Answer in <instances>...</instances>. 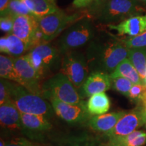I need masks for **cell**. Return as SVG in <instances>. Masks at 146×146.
I'll use <instances>...</instances> for the list:
<instances>
[{"label": "cell", "instance_id": "8fae6325", "mask_svg": "<svg viewBox=\"0 0 146 146\" xmlns=\"http://www.w3.org/2000/svg\"><path fill=\"white\" fill-rule=\"evenodd\" d=\"M145 125L143 116L141 113V106L127 112L120 118L116 125L112 130L105 133L108 138L116 137L127 135L130 133L137 131V129Z\"/></svg>", "mask_w": 146, "mask_h": 146}, {"label": "cell", "instance_id": "f546056e", "mask_svg": "<svg viewBox=\"0 0 146 146\" xmlns=\"http://www.w3.org/2000/svg\"><path fill=\"white\" fill-rule=\"evenodd\" d=\"M14 25V17L10 15L1 16L0 18V29L5 33L11 34Z\"/></svg>", "mask_w": 146, "mask_h": 146}, {"label": "cell", "instance_id": "d4e9b609", "mask_svg": "<svg viewBox=\"0 0 146 146\" xmlns=\"http://www.w3.org/2000/svg\"><path fill=\"white\" fill-rule=\"evenodd\" d=\"M5 15H10L13 17L16 16H35L21 0H10L6 12L3 16Z\"/></svg>", "mask_w": 146, "mask_h": 146}, {"label": "cell", "instance_id": "4fadbf2b", "mask_svg": "<svg viewBox=\"0 0 146 146\" xmlns=\"http://www.w3.org/2000/svg\"><path fill=\"white\" fill-rule=\"evenodd\" d=\"M23 132L32 139L40 137L52 129V124L46 116L21 113Z\"/></svg>", "mask_w": 146, "mask_h": 146}, {"label": "cell", "instance_id": "7402d4cb", "mask_svg": "<svg viewBox=\"0 0 146 146\" xmlns=\"http://www.w3.org/2000/svg\"><path fill=\"white\" fill-rule=\"evenodd\" d=\"M128 58L138 72L143 83L145 84L146 47L129 48Z\"/></svg>", "mask_w": 146, "mask_h": 146}, {"label": "cell", "instance_id": "30bf717a", "mask_svg": "<svg viewBox=\"0 0 146 146\" xmlns=\"http://www.w3.org/2000/svg\"><path fill=\"white\" fill-rule=\"evenodd\" d=\"M14 65L22 81V86L29 91L42 96V84L27 54L14 58Z\"/></svg>", "mask_w": 146, "mask_h": 146}, {"label": "cell", "instance_id": "d590c367", "mask_svg": "<svg viewBox=\"0 0 146 146\" xmlns=\"http://www.w3.org/2000/svg\"><path fill=\"white\" fill-rule=\"evenodd\" d=\"M10 0H0V14L3 16L6 12Z\"/></svg>", "mask_w": 146, "mask_h": 146}, {"label": "cell", "instance_id": "3957f363", "mask_svg": "<svg viewBox=\"0 0 146 146\" xmlns=\"http://www.w3.org/2000/svg\"><path fill=\"white\" fill-rule=\"evenodd\" d=\"M146 8L137 0H109L95 16L103 25H118L128 18L142 15Z\"/></svg>", "mask_w": 146, "mask_h": 146}, {"label": "cell", "instance_id": "603a6c76", "mask_svg": "<svg viewBox=\"0 0 146 146\" xmlns=\"http://www.w3.org/2000/svg\"><path fill=\"white\" fill-rule=\"evenodd\" d=\"M0 76L1 78L15 82L22 85L21 78L14 65V58L1 54L0 56Z\"/></svg>", "mask_w": 146, "mask_h": 146}, {"label": "cell", "instance_id": "f35d334b", "mask_svg": "<svg viewBox=\"0 0 146 146\" xmlns=\"http://www.w3.org/2000/svg\"><path fill=\"white\" fill-rule=\"evenodd\" d=\"M6 145V143L4 141V140L1 139V141H0V146H5Z\"/></svg>", "mask_w": 146, "mask_h": 146}, {"label": "cell", "instance_id": "b9f144b4", "mask_svg": "<svg viewBox=\"0 0 146 146\" xmlns=\"http://www.w3.org/2000/svg\"><path fill=\"white\" fill-rule=\"evenodd\" d=\"M145 128L146 129V124H145Z\"/></svg>", "mask_w": 146, "mask_h": 146}, {"label": "cell", "instance_id": "44dd1931", "mask_svg": "<svg viewBox=\"0 0 146 146\" xmlns=\"http://www.w3.org/2000/svg\"><path fill=\"white\" fill-rule=\"evenodd\" d=\"M111 78L124 77L129 80L133 84H144L139 74L129 58L122 62L110 74Z\"/></svg>", "mask_w": 146, "mask_h": 146}, {"label": "cell", "instance_id": "ac0fdd59", "mask_svg": "<svg viewBox=\"0 0 146 146\" xmlns=\"http://www.w3.org/2000/svg\"><path fill=\"white\" fill-rule=\"evenodd\" d=\"M146 145V132L137 130L127 135L109 138L105 146H143Z\"/></svg>", "mask_w": 146, "mask_h": 146}, {"label": "cell", "instance_id": "ba28073f", "mask_svg": "<svg viewBox=\"0 0 146 146\" xmlns=\"http://www.w3.org/2000/svg\"><path fill=\"white\" fill-rule=\"evenodd\" d=\"M85 16L81 13L68 15L62 10L37 18L38 24L43 34L45 42L49 43L68 29L70 25Z\"/></svg>", "mask_w": 146, "mask_h": 146}, {"label": "cell", "instance_id": "836d02e7", "mask_svg": "<svg viewBox=\"0 0 146 146\" xmlns=\"http://www.w3.org/2000/svg\"><path fill=\"white\" fill-rule=\"evenodd\" d=\"M93 2V0H74L73 5L75 8H83L89 7Z\"/></svg>", "mask_w": 146, "mask_h": 146}, {"label": "cell", "instance_id": "83f0119b", "mask_svg": "<svg viewBox=\"0 0 146 146\" xmlns=\"http://www.w3.org/2000/svg\"><path fill=\"white\" fill-rule=\"evenodd\" d=\"M120 40L128 49L135 47H146V31L134 37L121 39Z\"/></svg>", "mask_w": 146, "mask_h": 146}, {"label": "cell", "instance_id": "9a60e30c", "mask_svg": "<svg viewBox=\"0 0 146 146\" xmlns=\"http://www.w3.org/2000/svg\"><path fill=\"white\" fill-rule=\"evenodd\" d=\"M39 27L37 18L31 16H16L14 17V25L12 34L14 35L28 45L31 41L33 35Z\"/></svg>", "mask_w": 146, "mask_h": 146}, {"label": "cell", "instance_id": "484cf974", "mask_svg": "<svg viewBox=\"0 0 146 146\" xmlns=\"http://www.w3.org/2000/svg\"><path fill=\"white\" fill-rule=\"evenodd\" d=\"M133 84L124 77H116L112 78V88L119 94L126 97L128 96Z\"/></svg>", "mask_w": 146, "mask_h": 146}, {"label": "cell", "instance_id": "e575fe53", "mask_svg": "<svg viewBox=\"0 0 146 146\" xmlns=\"http://www.w3.org/2000/svg\"><path fill=\"white\" fill-rule=\"evenodd\" d=\"M70 146H97L94 141L87 140H76L70 144ZM105 146V145H104Z\"/></svg>", "mask_w": 146, "mask_h": 146}, {"label": "cell", "instance_id": "d6a6232c", "mask_svg": "<svg viewBox=\"0 0 146 146\" xmlns=\"http://www.w3.org/2000/svg\"><path fill=\"white\" fill-rule=\"evenodd\" d=\"M10 47V40L8 35L1 36L0 39V51L1 53L8 55Z\"/></svg>", "mask_w": 146, "mask_h": 146}, {"label": "cell", "instance_id": "ab89813d", "mask_svg": "<svg viewBox=\"0 0 146 146\" xmlns=\"http://www.w3.org/2000/svg\"><path fill=\"white\" fill-rule=\"evenodd\" d=\"M34 146H41V145H36V144H35V145Z\"/></svg>", "mask_w": 146, "mask_h": 146}, {"label": "cell", "instance_id": "ffe728a7", "mask_svg": "<svg viewBox=\"0 0 146 146\" xmlns=\"http://www.w3.org/2000/svg\"><path fill=\"white\" fill-rule=\"evenodd\" d=\"M110 108V100L105 92L99 93L89 97L87 108L91 116L106 114Z\"/></svg>", "mask_w": 146, "mask_h": 146}, {"label": "cell", "instance_id": "f1b7e54d", "mask_svg": "<svg viewBox=\"0 0 146 146\" xmlns=\"http://www.w3.org/2000/svg\"><path fill=\"white\" fill-rule=\"evenodd\" d=\"M11 81L1 78L0 81V105L11 100Z\"/></svg>", "mask_w": 146, "mask_h": 146}, {"label": "cell", "instance_id": "8d00e7d4", "mask_svg": "<svg viewBox=\"0 0 146 146\" xmlns=\"http://www.w3.org/2000/svg\"><path fill=\"white\" fill-rule=\"evenodd\" d=\"M140 106H141V108L142 116H143L145 124H146V101L143 102V103H142Z\"/></svg>", "mask_w": 146, "mask_h": 146}, {"label": "cell", "instance_id": "cb8c5ba5", "mask_svg": "<svg viewBox=\"0 0 146 146\" xmlns=\"http://www.w3.org/2000/svg\"><path fill=\"white\" fill-rule=\"evenodd\" d=\"M10 40V47L8 55L12 58H18L23 56V54L29 50L28 45L25 42L13 34H8Z\"/></svg>", "mask_w": 146, "mask_h": 146}, {"label": "cell", "instance_id": "8992f818", "mask_svg": "<svg viewBox=\"0 0 146 146\" xmlns=\"http://www.w3.org/2000/svg\"><path fill=\"white\" fill-rule=\"evenodd\" d=\"M42 97L45 99H57L70 104L83 101L79 93L69 78L61 72L48 78L42 83Z\"/></svg>", "mask_w": 146, "mask_h": 146}, {"label": "cell", "instance_id": "60d3db41", "mask_svg": "<svg viewBox=\"0 0 146 146\" xmlns=\"http://www.w3.org/2000/svg\"><path fill=\"white\" fill-rule=\"evenodd\" d=\"M52 1H54V2H55V0H52Z\"/></svg>", "mask_w": 146, "mask_h": 146}, {"label": "cell", "instance_id": "5b68a950", "mask_svg": "<svg viewBox=\"0 0 146 146\" xmlns=\"http://www.w3.org/2000/svg\"><path fill=\"white\" fill-rule=\"evenodd\" d=\"M96 28L89 18H83L70 25L58 41L60 53L65 54L71 51L77 50L94 39Z\"/></svg>", "mask_w": 146, "mask_h": 146}, {"label": "cell", "instance_id": "7a4b0ae2", "mask_svg": "<svg viewBox=\"0 0 146 146\" xmlns=\"http://www.w3.org/2000/svg\"><path fill=\"white\" fill-rule=\"evenodd\" d=\"M40 79L50 78L52 74L60 69L62 54L58 50L48 43H43L29 50L27 54Z\"/></svg>", "mask_w": 146, "mask_h": 146}, {"label": "cell", "instance_id": "d6986e66", "mask_svg": "<svg viewBox=\"0 0 146 146\" xmlns=\"http://www.w3.org/2000/svg\"><path fill=\"white\" fill-rule=\"evenodd\" d=\"M36 18H41L60 10L52 0H21Z\"/></svg>", "mask_w": 146, "mask_h": 146}, {"label": "cell", "instance_id": "4dcf8cb0", "mask_svg": "<svg viewBox=\"0 0 146 146\" xmlns=\"http://www.w3.org/2000/svg\"><path fill=\"white\" fill-rule=\"evenodd\" d=\"M32 142L29 141L26 138L16 137L12 139L8 143H6L5 146H34Z\"/></svg>", "mask_w": 146, "mask_h": 146}, {"label": "cell", "instance_id": "9c48e42d", "mask_svg": "<svg viewBox=\"0 0 146 146\" xmlns=\"http://www.w3.org/2000/svg\"><path fill=\"white\" fill-rule=\"evenodd\" d=\"M50 102L54 112L61 119L70 124L86 123L92 117L87 110V103L84 101L79 104H70L57 99H51Z\"/></svg>", "mask_w": 146, "mask_h": 146}, {"label": "cell", "instance_id": "6da1fadb", "mask_svg": "<svg viewBox=\"0 0 146 146\" xmlns=\"http://www.w3.org/2000/svg\"><path fill=\"white\" fill-rule=\"evenodd\" d=\"M129 49L120 39H94L89 43L86 58L89 70L110 74L128 58Z\"/></svg>", "mask_w": 146, "mask_h": 146}, {"label": "cell", "instance_id": "52a82bcc", "mask_svg": "<svg viewBox=\"0 0 146 146\" xmlns=\"http://www.w3.org/2000/svg\"><path fill=\"white\" fill-rule=\"evenodd\" d=\"M60 70L78 91L89 75L86 55L78 50L66 53L63 55Z\"/></svg>", "mask_w": 146, "mask_h": 146}, {"label": "cell", "instance_id": "74e56055", "mask_svg": "<svg viewBox=\"0 0 146 146\" xmlns=\"http://www.w3.org/2000/svg\"><path fill=\"white\" fill-rule=\"evenodd\" d=\"M138 2H139L142 5H143L145 8H146V0H137Z\"/></svg>", "mask_w": 146, "mask_h": 146}, {"label": "cell", "instance_id": "1f68e13d", "mask_svg": "<svg viewBox=\"0 0 146 146\" xmlns=\"http://www.w3.org/2000/svg\"><path fill=\"white\" fill-rule=\"evenodd\" d=\"M109 0H93V2L89 6V13L96 16L100 9Z\"/></svg>", "mask_w": 146, "mask_h": 146}, {"label": "cell", "instance_id": "2e32d148", "mask_svg": "<svg viewBox=\"0 0 146 146\" xmlns=\"http://www.w3.org/2000/svg\"><path fill=\"white\" fill-rule=\"evenodd\" d=\"M0 123L8 130L23 131L21 112L12 100L0 105Z\"/></svg>", "mask_w": 146, "mask_h": 146}, {"label": "cell", "instance_id": "7bdbcfd3", "mask_svg": "<svg viewBox=\"0 0 146 146\" xmlns=\"http://www.w3.org/2000/svg\"><path fill=\"white\" fill-rule=\"evenodd\" d=\"M145 84H146V78H145Z\"/></svg>", "mask_w": 146, "mask_h": 146}, {"label": "cell", "instance_id": "e0dca14e", "mask_svg": "<svg viewBox=\"0 0 146 146\" xmlns=\"http://www.w3.org/2000/svg\"><path fill=\"white\" fill-rule=\"evenodd\" d=\"M126 112L127 111H119L93 116L88 121V125L93 130L98 132L108 133L112 130Z\"/></svg>", "mask_w": 146, "mask_h": 146}, {"label": "cell", "instance_id": "4316f807", "mask_svg": "<svg viewBox=\"0 0 146 146\" xmlns=\"http://www.w3.org/2000/svg\"><path fill=\"white\" fill-rule=\"evenodd\" d=\"M145 84H133L127 98L132 102L140 105L143 98Z\"/></svg>", "mask_w": 146, "mask_h": 146}, {"label": "cell", "instance_id": "277c9868", "mask_svg": "<svg viewBox=\"0 0 146 146\" xmlns=\"http://www.w3.org/2000/svg\"><path fill=\"white\" fill-rule=\"evenodd\" d=\"M10 86L11 100L21 113L41 115L48 118L52 116L54 110L46 99L15 82L11 81Z\"/></svg>", "mask_w": 146, "mask_h": 146}, {"label": "cell", "instance_id": "5bb4252c", "mask_svg": "<svg viewBox=\"0 0 146 146\" xmlns=\"http://www.w3.org/2000/svg\"><path fill=\"white\" fill-rule=\"evenodd\" d=\"M108 27L110 30L116 31L120 36L134 37L146 31V14L133 16L118 25H108Z\"/></svg>", "mask_w": 146, "mask_h": 146}, {"label": "cell", "instance_id": "7c38bea8", "mask_svg": "<svg viewBox=\"0 0 146 146\" xmlns=\"http://www.w3.org/2000/svg\"><path fill=\"white\" fill-rule=\"evenodd\" d=\"M112 88V78L109 74L102 72H92L84 82L78 93L81 98L105 92Z\"/></svg>", "mask_w": 146, "mask_h": 146}]
</instances>
